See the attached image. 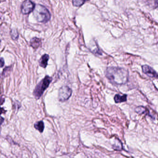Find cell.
Wrapping results in <instances>:
<instances>
[{"label":"cell","mask_w":158,"mask_h":158,"mask_svg":"<svg viewBox=\"0 0 158 158\" xmlns=\"http://www.w3.org/2000/svg\"><path fill=\"white\" fill-rule=\"evenodd\" d=\"M105 76L114 85H125L128 80V72L121 67H107L105 72Z\"/></svg>","instance_id":"cell-1"},{"label":"cell","mask_w":158,"mask_h":158,"mask_svg":"<svg viewBox=\"0 0 158 158\" xmlns=\"http://www.w3.org/2000/svg\"><path fill=\"white\" fill-rule=\"evenodd\" d=\"M33 16L39 23H46L51 19L50 13L46 7L41 4L35 6L33 11Z\"/></svg>","instance_id":"cell-2"},{"label":"cell","mask_w":158,"mask_h":158,"mask_svg":"<svg viewBox=\"0 0 158 158\" xmlns=\"http://www.w3.org/2000/svg\"><path fill=\"white\" fill-rule=\"evenodd\" d=\"M52 80L51 77L46 76L37 84L33 91V95L35 99L38 100L41 97L44 91L48 87Z\"/></svg>","instance_id":"cell-3"},{"label":"cell","mask_w":158,"mask_h":158,"mask_svg":"<svg viewBox=\"0 0 158 158\" xmlns=\"http://www.w3.org/2000/svg\"><path fill=\"white\" fill-rule=\"evenodd\" d=\"M72 95V89L67 86H63L58 91V100L61 102H65L70 98Z\"/></svg>","instance_id":"cell-4"},{"label":"cell","mask_w":158,"mask_h":158,"mask_svg":"<svg viewBox=\"0 0 158 158\" xmlns=\"http://www.w3.org/2000/svg\"><path fill=\"white\" fill-rule=\"evenodd\" d=\"M35 6L34 3L29 0L25 1L22 3L20 7L21 12L24 15H27L33 11Z\"/></svg>","instance_id":"cell-5"},{"label":"cell","mask_w":158,"mask_h":158,"mask_svg":"<svg viewBox=\"0 0 158 158\" xmlns=\"http://www.w3.org/2000/svg\"><path fill=\"white\" fill-rule=\"evenodd\" d=\"M142 70L144 73L150 78H155L158 79V73L150 66L148 65H143L142 66Z\"/></svg>","instance_id":"cell-6"},{"label":"cell","mask_w":158,"mask_h":158,"mask_svg":"<svg viewBox=\"0 0 158 158\" xmlns=\"http://www.w3.org/2000/svg\"><path fill=\"white\" fill-rule=\"evenodd\" d=\"M49 59V56L47 54H45L42 56L39 61L40 66L43 68H46L47 66Z\"/></svg>","instance_id":"cell-7"},{"label":"cell","mask_w":158,"mask_h":158,"mask_svg":"<svg viewBox=\"0 0 158 158\" xmlns=\"http://www.w3.org/2000/svg\"><path fill=\"white\" fill-rule=\"evenodd\" d=\"M30 45L33 48H38L41 45V40L39 38L34 37L30 40Z\"/></svg>","instance_id":"cell-8"},{"label":"cell","mask_w":158,"mask_h":158,"mask_svg":"<svg viewBox=\"0 0 158 158\" xmlns=\"http://www.w3.org/2000/svg\"><path fill=\"white\" fill-rule=\"evenodd\" d=\"M127 100V95L126 94H124L122 96H121L119 94H117L114 97V102L117 104L126 102Z\"/></svg>","instance_id":"cell-9"},{"label":"cell","mask_w":158,"mask_h":158,"mask_svg":"<svg viewBox=\"0 0 158 158\" xmlns=\"http://www.w3.org/2000/svg\"><path fill=\"white\" fill-rule=\"evenodd\" d=\"M34 127L36 130H38L40 133H42L45 128V125L44 122L42 121H37L34 123Z\"/></svg>","instance_id":"cell-10"},{"label":"cell","mask_w":158,"mask_h":158,"mask_svg":"<svg viewBox=\"0 0 158 158\" xmlns=\"http://www.w3.org/2000/svg\"><path fill=\"white\" fill-rule=\"evenodd\" d=\"M135 111L137 113L139 114H143L147 113V111H149L145 107H143V106H139V107H137L135 109Z\"/></svg>","instance_id":"cell-11"},{"label":"cell","mask_w":158,"mask_h":158,"mask_svg":"<svg viewBox=\"0 0 158 158\" xmlns=\"http://www.w3.org/2000/svg\"><path fill=\"white\" fill-rule=\"evenodd\" d=\"M10 35H11L12 39L14 40H17L19 37L17 30L15 28H12L10 31Z\"/></svg>","instance_id":"cell-12"},{"label":"cell","mask_w":158,"mask_h":158,"mask_svg":"<svg viewBox=\"0 0 158 158\" xmlns=\"http://www.w3.org/2000/svg\"><path fill=\"white\" fill-rule=\"evenodd\" d=\"M85 2H86L85 1H82V0H78V1L73 0L72 1L73 5L75 7H80V6H82Z\"/></svg>","instance_id":"cell-13"},{"label":"cell","mask_w":158,"mask_h":158,"mask_svg":"<svg viewBox=\"0 0 158 158\" xmlns=\"http://www.w3.org/2000/svg\"><path fill=\"white\" fill-rule=\"evenodd\" d=\"M4 65V60L2 58H1V67L2 68Z\"/></svg>","instance_id":"cell-14"},{"label":"cell","mask_w":158,"mask_h":158,"mask_svg":"<svg viewBox=\"0 0 158 158\" xmlns=\"http://www.w3.org/2000/svg\"><path fill=\"white\" fill-rule=\"evenodd\" d=\"M1 124H2V122H3V121H4V118H2V117H1Z\"/></svg>","instance_id":"cell-15"}]
</instances>
